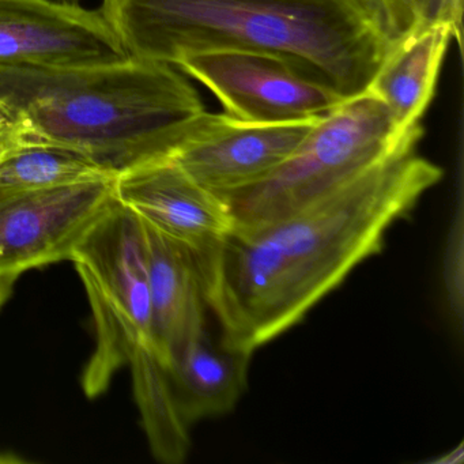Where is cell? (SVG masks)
Instances as JSON below:
<instances>
[{"label": "cell", "mask_w": 464, "mask_h": 464, "mask_svg": "<svg viewBox=\"0 0 464 464\" xmlns=\"http://www.w3.org/2000/svg\"><path fill=\"white\" fill-rule=\"evenodd\" d=\"M417 148L286 218L235 227L194 255L219 342L255 350L295 327L363 260L379 254L385 233L409 216L442 179Z\"/></svg>", "instance_id": "1"}, {"label": "cell", "mask_w": 464, "mask_h": 464, "mask_svg": "<svg viewBox=\"0 0 464 464\" xmlns=\"http://www.w3.org/2000/svg\"><path fill=\"white\" fill-rule=\"evenodd\" d=\"M99 10L132 58L267 53L343 102L369 91L398 40L368 0H102Z\"/></svg>", "instance_id": "2"}, {"label": "cell", "mask_w": 464, "mask_h": 464, "mask_svg": "<svg viewBox=\"0 0 464 464\" xmlns=\"http://www.w3.org/2000/svg\"><path fill=\"white\" fill-rule=\"evenodd\" d=\"M205 112L189 81L160 62L0 64V116L25 124L31 140L78 151L113 176L172 156Z\"/></svg>", "instance_id": "3"}, {"label": "cell", "mask_w": 464, "mask_h": 464, "mask_svg": "<svg viewBox=\"0 0 464 464\" xmlns=\"http://www.w3.org/2000/svg\"><path fill=\"white\" fill-rule=\"evenodd\" d=\"M420 124L401 130L371 92L317 119L295 153L267 178L224 202L235 227H254L308 208L377 165L417 148Z\"/></svg>", "instance_id": "4"}, {"label": "cell", "mask_w": 464, "mask_h": 464, "mask_svg": "<svg viewBox=\"0 0 464 464\" xmlns=\"http://www.w3.org/2000/svg\"><path fill=\"white\" fill-rule=\"evenodd\" d=\"M208 89L227 115L252 123H292L327 115L343 100L284 59L249 51L191 53L175 64Z\"/></svg>", "instance_id": "5"}, {"label": "cell", "mask_w": 464, "mask_h": 464, "mask_svg": "<svg viewBox=\"0 0 464 464\" xmlns=\"http://www.w3.org/2000/svg\"><path fill=\"white\" fill-rule=\"evenodd\" d=\"M115 179L61 188L0 192V278L72 260L97 219L115 199Z\"/></svg>", "instance_id": "6"}, {"label": "cell", "mask_w": 464, "mask_h": 464, "mask_svg": "<svg viewBox=\"0 0 464 464\" xmlns=\"http://www.w3.org/2000/svg\"><path fill=\"white\" fill-rule=\"evenodd\" d=\"M316 121L252 123L206 111L169 159L198 186L224 200L284 164Z\"/></svg>", "instance_id": "7"}, {"label": "cell", "mask_w": 464, "mask_h": 464, "mask_svg": "<svg viewBox=\"0 0 464 464\" xmlns=\"http://www.w3.org/2000/svg\"><path fill=\"white\" fill-rule=\"evenodd\" d=\"M86 295L102 300L138 347L157 355L148 240L142 219L118 199L89 229L72 260Z\"/></svg>", "instance_id": "8"}, {"label": "cell", "mask_w": 464, "mask_h": 464, "mask_svg": "<svg viewBox=\"0 0 464 464\" xmlns=\"http://www.w3.org/2000/svg\"><path fill=\"white\" fill-rule=\"evenodd\" d=\"M127 58L100 10L64 0H0V64L59 69Z\"/></svg>", "instance_id": "9"}, {"label": "cell", "mask_w": 464, "mask_h": 464, "mask_svg": "<svg viewBox=\"0 0 464 464\" xmlns=\"http://www.w3.org/2000/svg\"><path fill=\"white\" fill-rule=\"evenodd\" d=\"M113 192L145 224L194 255L233 227L227 203L198 186L169 157L116 176Z\"/></svg>", "instance_id": "10"}, {"label": "cell", "mask_w": 464, "mask_h": 464, "mask_svg": "<svg viewBox=\"0 0 464 464\" xmlns=\"http://www.w3.org/2000/svg\"><path fill=\"white\" fill-rule=\"evenodd\" d=\"M143 222V221H142ZM153 336L164 365L206 331V305L194 254L145 224Z\"/></svg>", "instance_id": "11"}, {"label": "cell", "mask_w": 464, "mask_h": 464, "mask_svg": "<svg viewBox=\"0 0 464 464\" xmlns=\"http://www.w3.org/2000/svg\"><path fill=\"white\" fill-rule=\"evenodd\" d=\"M251 358L214 342L208 331L176 353L165 369L184 422L232 411L246 392Z\"/></svg>", "instance_id": "12"}, {"label": "cell", "mask_w": 464, "mask_h": 464, "mask_svg": "<svg viewBox=\"0 0 464 464\" xmlns=\"http://www.w3.org/2000/svg\"><path fill=\"white\" fill-rule=\"evenodd\" d=\"M452 39L447 26L415 25L391 47L368 92L384 102L399 129L420 123Z\"/></svg>", "instance_id": "13"}, {"label": "cell", "mask_w": 464, "mask_h": 464, "mask_svg": "<svg viewBox=\"0 0 464 464\" xmlns=\"http://www.w3.org/2000/svg\"><path fill=\"white\" fill-rule=\"evenodd\" d=\"M129 365L135 401L151 453L164 464L183 463L191 448L189 426L176 406L164 363L154 353L140 347Z\"/></svg>", "instance_id": "14"}, {"label": "cell", "mask_w": 464, "mask_h": 464, "mask_svg": "<svg viewBox=\"0 0 464 464\" xmlns=\"http://www.w3.org/2000/svg\"><path fill=\"white\" fill-rule=\"evenodd\" d=\"M116 178L91 159L55 143L28 140L0 160V192L44 191Z\"/></svg>", "instance_id": "15"}, {"label": "cell", "mask_w": 464, "mask_h": 464, "mask_svg": "<svg viewBox=\"0 0 464 464\" xmlns=\"http://www.w3.org/2000/svg\"><path fill=\"white\" fill-rule=\"evenodd\" d=\"M415 25H442L461 47L463 0H410Z\"/></svg>", "instance_id": "16"}, {"label": "cell", "mask_w": 464, "mask_h": 464, "mask_svg": "<svg viewBox=\"0 0 464 464\" xmlns=\"http://www.w3.org/2000/svg\"><path fill=\"white\" fill-rule=\"evenodd\" d=\"M387 21L396 39L406 34L414 26V15L410 0H368Z\"/></svg>", "instance_id": "17"}, {"label": "cell", "mask_w": 464, "mask_h": 464, "mask_svg": "<svg viewBox=\"0 0 464 464\" xmlns=\"http://www.w3.org/2000/svg\"><path fill=\"white\" fill-rule=\"evenodd\" d=\"M31 140L25 124L14 119L0 118V160Z\"/></svg>", "instance_id": "18"}, {"label": "cell", "mask_w": 464, "mask_h": 464, "mask_svg": "<svg viewBox=\"0 0 464 464\" xmlns=\"http://www.w3.org/2000/svg\"><path fill=\"white\" fill-rule=\"evenodd\" d=\"M17 278H0V309L12 297Z\"/></svg>", "instance_id": "19"}, {"label": "cell", "mask_w": 464, "mask_h": 464, "mask_svg": "<svg viewBox=\"0 0 464 464\" xmlns=\"http://www.w3.org/2000/svg\"><path fill=\"white\" fill-rule=\"evenodd\" d=\"M64 2H72V0H64Z\"/></svg>", "instance_id": "20"}]
</instances>
